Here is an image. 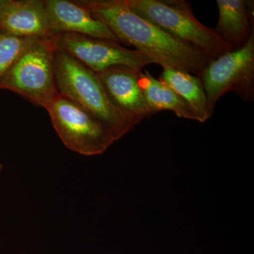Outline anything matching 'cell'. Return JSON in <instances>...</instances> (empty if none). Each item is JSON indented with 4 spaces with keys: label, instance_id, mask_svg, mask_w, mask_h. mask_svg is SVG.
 <instances>
[{
    "label": "cell",
    "instance_id": "cell-5",
    "mask_svg": "<svg viewBox=\"0 0 254 254\" xmlns=\"http://www.w3.org/2000/svg\"><path fill=\"white\" fill-rule=\"evenodd\" d=\"M46 110L64 145L75 153L85 156L102 154L116 141L98 119L59 93Z\"/></svg>",
    "mask_w": 254,
    "mask_h": 254
},
{
    "label": "cell",
    "instance_id": "cell-8",
    "mask_svg": "<svg viewBox=\"0 0 254 254\" xmlns=\"http://www.w3.org/2000/svg\"><path fill=\"white\" fill-rule=\"evenodd\" d=\"M141 71L120 65L97 73L112 103L127 118L138 124L153 115L138 81Z\"/></svg>",
    "mask_w": 254,
    "mask_h": 254
},
{
    "label": "cell",
    "instance_id": "cell-13",
    "mask_svg": "<svg viewBox=\"0 0 254 254\" xmlns=\"http://www.w3.org/2000/svg\"><path fill=\"white\" fill-rule=\"evenodd\" d=\"M160 80L176 92L194 110L200 123H205L208 120L206 96L200 78L177 68H164Z\"/></svg>",
    "mask_w": 254,
    "mask_h": 254
},
{
    "label": "cell",
    "instance_id": "cell-7",
    "mask_svg": "<svg viewBox=\"0 0 254 254\" xmlns=\"http://www.w3.org/2000/svg\"><path fill=\"white\" fill-rule=\"evenodd\" d=\"M55 41L57 48L96 73L120 65L143 70L148 65L155 64L141 52L128 49L109 40L64 33L55 35Z\"/></svg>",
    "mask_w": 254,
    "mask_h": 254
},
{
    "label": "cell",
    "instance_id": "cell-16",
    "mask_svg": "<svg viewBox=\"0 0 254 254\" xmlns=\"http://www.w3.org/2000/svg\"><path fill=\"white\" fill-rule=\"evenodd\" d=\"M1 0H0V2H1Z\"/></svg>",
    "mask_w": 254,
    "mask_h": 254
},
{
    "label": "cell",
    "instance_id": "cell-14",
    "mask_svg": "<svg viewBox=\"0 0 254 254\" xmlns=\"http://www.w3.org/2000/svg\"><path fill=\"white\" fill-rule=\"evenodd\" d=\"M0 28V83L21 53L34 41Z\"/></svg>",
    "mask_w": 254,
    "mask_h": 254
},
{
    "label": "cell",
    "instance_id": "cell-10",
    "mask_svg": "<svg viewBox=\"0 0 254 254\" xmlns=\"http://www.w3.org/2000/svg\"><path fill=\"white\" fill-rule=\"evenodd\" d=\"M52 33H75L120 43L106 26L76 1L46 0Z\"/></svg>",
    "mask_w": 254,
    "mask_h": 254
},
{
    "label": "cell",
    "instance_id": "cell-2",
    "mask_svg": "<svg viewBox=\"0 0 254 254\" xmlns=\"http://www.w3.org/2000/svg\"><path fill=\"white\" fill-rule=\"evenodd\" d=\"M54 68L58 93L98 119L116 141L138 124L127 118L112 103L98 73L57 46Z\"/></svg>",
    "mask_w": 254,
    "mask_h": 254
},
{
    "label": "cell",
    "instance_id": "cell-3",
    "mask_svg": "<svg viewBox=\"0 0 254 254\" xmlns=\"http://www.w3.org/2000/svg\"><path fill=\"white\" fill-rule=\"evenodd\" d=\"M125 2L137 14L212 59L233 50L213 29L195 17L190 3L185 0H125Z\"/></svg>",
    "mask_w": 254,
    "mask_h": 254
},
{
    "label": "cell",
    "instance_id": "cell-15",
    "mask_svg": "<svg viewBox=\"0 0 254 254\" xmlns=\"http://www.w3.org/2000/svg\"><path fill=\"white\" fill-rule=\"evenodd\" d=\"M3 169V165L1 163V162H0V171H1V170Z\"/></svg>",
    "mask_w": 254,
    "mask_h": 254
},
{
    "label": "cell",
    "instance_id": "cell-1",
    "mask_svg": "<svg viewBox=\"0 0 254 254\" xmlns=\"http://www.w3.org/2000/svg\"><path fill=\"white\" fill-rule=\"evenodd\" d=\"M76 2L104 23L121 42L134 47L164 68H175L200 78L211 58L135 13L125 0H79Z\"/></svg>",
    "mask_w": 254,
    "mask_h": 254
},
{
    "label": "cell",
    "instance_id": "cell-12",
    "mask_svg": "<svg viewBox=\"0 0 254 254\" xmlns=\"http://www.w3.org/2000/svg\"><path fill=\"white\" fill-rule=\"evenodd\" d=\"M140 87L151 113L168 110L179 118L200 122L194 110L166 83L156 79L145 70L139 75Z\"/></svg>",
    "mask_w": 254,
    "mask_h": 254
},
{
    "label": "cell",
    "instance_id": "cell-11",
    "mask_svg": "<svg viewBox=\"0 0 254 254\" xmlns=\"http://www.w3.org/2000/svg\"><path fill=\"white\" fill-rule=\"evenodd\" d=\"M216 2L219 18L214 31L233 50L240 49L254 32V1L217 0Z\"/></svg>",
    "mask_w": 254,
    "mask_h": 254
},
{
    "label": "cell",
    "instance_id": "cell-4",
    "mask_svg": "<svg viewBox=\"0 0 254 254\" xmlns=\"http://www.w3.org/2000/svg\"><path fill=\"white\" fill-rule=\"evenodd\" d=\"M55 36L35 39L0 83V90L19 95L46 109L58 94L54 68Z\"/></svg>",
    "mask_w": 254,
    "mask_h": 254
},
{
    "label": "cell",
    "instance_id": "cell-6",
    "mask_svg": "<svg viewBox=\"0 0 254 254\" xmlns=\"http://www.w3.org/2000/svg\"><path fill=\"white\" fill-rule=\"evenodd\" d=\"M208 118L224 95L235 92L244 101L254 100V32L238 50L212 60L200 76Z\"/></svg>",
    "mask_w": 254,
    "mask_h": 254
},
{
    "label": "cell",
    "instance_id": "cell-9",
    "mask_svg": "<svg viewBox=\"0 0 254 254\" xmlns=\"http://www.w3.org/2000/svg\"><path fill=\"white\" fill-rule=\"evenodd\" d=\"M0 28L23 38H52L46 0H1Z\"/></svg>",
    "mask_w": 254,
    "mask_h": 254
}]
</instances>
